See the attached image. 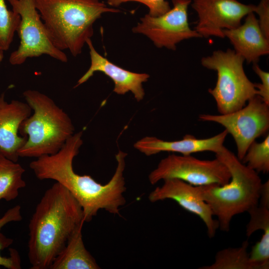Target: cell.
<instances>
[{"label":"cell","mask_w":269,"mask_h":269,"mask_svg":"<svg viewBox=\"0 0 269 269\" xmlns=\"http://www.w3.org/2000/svg\"><path fill=\"white\" fill-rule=\"evenodd\" d=\"M82 135V131L74 134L58 152L36 158L29 167L38 179L53 180L66 188L81 206L85 222L92 220L100 210L120 215L126 202L124 173L127 154L118 151L115 172L108 182L102 184L91 176L78 174L73 169V160L83 143Z\"/></svg>","instance_id":"1"},{"label":"cell","mask_w":269,"mask_h":269,"mask_svg":"<svg viewBox=\"0 0 269 269\" xmlns=\"http://www.w3.org/2000/svg\"><path fill=\"white\" fill-rule=\"evenodd\" d=\"M82 208L58 182L44 192L30 220L28 257L31 269H49L55 258L81 225Z\"/></svg>","instance_id":"2"},{"label":"cell","mask_w":269,"mask_h":269,"mask_svg":"<svg viewBox=\"0 0 269 269\" xmlns=\"http://www.w3.org/2000/svg\"><path fill=\"white\" fill-rule=\"evenodd\" d=\"M55 45L73 56L94 34L96 21L106 12H119L99 0H34Z\"/></svg>","instance_id":"3"},{"label":"cell","mask_w":269,"mask_h":269,"mask_svg":"<svg viewBox=\"0 0 269 269\" xmlns=\"http://www.w3.org/2000/svg\"><path fill=\"white\" fill-rule=\"evenodd\" d=\"M215 157L228 168L230 181L222 185L198 186L202 198L217 219L219 228L228 232L233 218L249 212L260 199L263 183L258 173L243 163L224 145Z\"/></svg>","instance_id":"4"},{"label":"cell","mask_w":269,"mask_h":269,"mask_svg":"<svg viewBox=\"0 0 269 269\" xmlns=\"http://www.w3.org/2000/svg\"><path fill=\"white\" fill-rule=\"evenodd\" d=\"M23 96L33 113L19 127L20 135L26 140L19 156L36 158L56 153L74 134L71 119L51 98L38 91L27 90Z\"/></svg>","instance_id":"5"},{"label":"cell","mask_w":269,"mask_h":269,"mask_svg":"<svg viewBox=\"0 0 269 269\" xmlns=\"http://www.w3.org/2000/svg\"><path fill=\"white\" fill-rule=\"evenodd\" d=\"M244 59L234 50H218L202 58V65L217 72L214 88L208 92L214 99L218 112L226 114L237 111L257 95L255 83L251 81L244 69Z\"/></svg>","instance_id":"6"},{"label":"cell","mask_w":269,"mask_h":269,"mask_svg":"<svg viewBox=\"0 0 269 269\" xmlns=\"http://www.w3.org/2000/svg\"><path fill=\"white\" fill-rule=\"evenodd\" d=\"M12 10L20 16L16 33L20 44L9 57L12 65L23 64L28 58L42 55L66 63L68 57L65 53L54 44L40 15L35 7L34 0H7Z\"/></svg>","instance_id":"7"},{"label":"cell","mask_w":269,"mask_h":269,"mask_svg":"<svg viewBox=\"0 0 269 269\" xmlns=\"http://www.w3.org/2000/svg\"><path fill=\"white\" fill-rule=\"evenodd\" d=\"M176 178L194 186L224 185L231 178L228 167L218 158L202 160L190 155L171 154L162 159L148 175L154 185L161 180Z\"/></svg>","instance_id":"8"},{"label":"cell","mask_w":269,"mask_h":269,"mask_svg":"<svg viewBox=\"0 0 269 269\" xmlns=\"http://www.w3.org/2000/svg\"><path fill=\"white\" fill-rule=\"evenodd\" d=\"M241 109L226 114H200L199 120L213 122L224 127L231 134L241 161L249 146L269 129V105L258 95L251 98Z\"/></svg>","instance_id":"9"},{"label":"cell","mask_w":269,"mask_h":269,"mask_svg":"<svg viewBox=\"0 0 269 269\" xmlns=\"http://www.w3.org/2000/svg\"><path fill=\"white\" fill-rule=\"evenodd\" d=\"M173 7L156 17L146 14L132 28L134 33L147 36L158 48L175 50L181 41L192 38H202L192 29L188 19V7L191 0H172Z\"/></svg>","instance_id":"10"},{"label":"cell","mask_w":269,"mask_h":269,"mask_svg":"<svg viewBox=\"0 0 269 269\" xmlns=\"http://www.w3.org/2000/svg\"><path fill=\"white\" fill-rule=\"evenodd\" d=\"M198 21L194 30L201 37L225 38L223 30L236 28L248 13L255 12L256 5L237 0H192Z\"/></svg>","instance_id":"11"},{"label":"cell","mask_w":269,"mask_h":269,"mask_svg":"<svg viewBox=\"0 0 269 269\" xmlns=\"http://www.w3.org/2000/svg\"><path fill=\"white\" fill-rule=\"evenodd\" d=\"M163 184L156 187L148 195L151 202L166 199L175 201L182 208L199 217L205 225L208 236H215L219 225L209 205L202 198L198 186L181 180L172 178L163 180Z\"/></svg>","instance_id":"12"},{"label":"cell","mask_w":269,"mask_h":269,"mask_svg":"<svg viewBox=\"0 0 269 269\" xmlns=\"http://www.w3.org/2000/svg\"><path fill=\"white\" fill-rule=\"evenodd\" d=\"M86 44L89 49L91 64L88 70L79 79L75 87L84 83L95 72L99 71L103 72L113 80L114 83L113 91L116 94L125 95L131 92L137 101L143 99L145 92L142 83L147 81L149 75L131 72L113 63L96 51L91 38L87 40Z\"/></svg>","instance_id":"13"},{"label":"cell","mask_w":269,"mask_h":269,"mask_svg":"<svg viewBox=\"0 0 269 269\" xmlns=\"http://www.w3.org/2000/svg\"><path fill=\"white\" fill-rule=\"evenodd\" d=\"M26 102L13 100L10 102L0 94V153L7 158L17 162L18 151L26 138L19 135V127L32 114Z\"/></svg>","instance_id":"14"},{"label":"cell","mask_w":269,"mask_h":269,"mask_svg":"<svg viewBox=\"0 0 269 269\" xmlns=\"http://www.w3.org/2000/svg\"><path fill=\"white\" fill-rule=\"evenodd\" d=\"M228 134L225 130L206 138H197L193 135L186 134L182 139L174 141H165L155 136H147L136 141L134 147L147 156L163 151L177 152L185 155L203 151L215 153L224 146Z\"/></svg>","instance_id":"15"},{"label":"cell","mask_w":269,"mask_h":269,"mask_svg":"<svg viewBox=\"0 0 269 269\" xmlns=\"http://www.w3.org/2000/svg\"><path fill=\"white\" fill-rule=\"evenodd\" d=\"M244 23L223 33L233 46L234 51L248 63H257L261 56L269 53V39L263 32L255 12L245 16Z\"/></svg>","instance_id":"16"},{"label":"cell","mask_w":269,"mask_h":269,"mask_svg":"<svg viewBox=\"0 0 269 269\" xmlns=\"http://www.w3.org/2000/svg\"><path fill=\"white\" fill-rule=\"evenodd\" d=\"M80 225L55 258L49 269H99L94 258L86 249Z\"/></svg>","instance_id":"17"},{"label":"cell","mask_w":269,"mask_h":269,"mask_svg":"<svg viewBox=\"0 0 269 269\" xmlns=\"http://www.w3.org/2000/svg\"><path fill=\"white\" fill-rule=\"evenodd\" d=\"M24 168L0 153V200L16 199L19 191L26 186L23 179Z\"/></svg>","instance_id":"18"},{"label":"cell","mask_w":269,"mask_h":269,"mask_svg":"<svg viewBox=\"0 0 269 269\" xmlns=\"http://www.w3.org/2000/svg\"><path fill=\"white\" fill-rule=\"evenodd\" d=\"M249 243L245 241L240 247L229 248L219 251L215 261L202 269H255L249 259Z\"/></svg>","instance_id":"19"},{"label":"cell","mask_w":269,"mask_h":269,"mask_svg":"<svg viewBox=\"0 0 269 269\" xmlns=\"http://www.w3.org/2000/svg\"><path fill=\"white\" fill-rule=\"evenodd\" d=\"M248 213L250 221L246 227V235L250 237L260 230L269 234V181L263 183L258 204Z\"/></svg>","instance_id":"20"},{"label":"cell","mask_w":269,"mask_h":269,"mask_svg":"<svg viewBox=\"0 0 269 269\" xmlns=\"http://www.w3.org/2000/svg\"><path fill=\"white\" fill-rule=\"evenodd\" d=\"M21 220L20 206L17 205L12 207L0 218V231L7 224ZM12 242V239L5 237L0 232V266L8 269H20L21 268V261L17 251L10 248V256L8 257H2L0 254V251L9 246Z\"/></svg>","instance_id":"21"},{"label":"cell","mask_w":269,"mask_h":269,"mask_svg":"<svg viewBox=\"0 0 269 269\" xmlns=\"http://www.w3.org/2000/svg\"><path fill=\"white\" fill-rule=\"evenodd\" d=\"M241 161L258 173L269 172V135L262 141L253 142Z\"/></svg>","instance_id":"22"},{"label":"cell","mask_w":269,"mask_h":269,"mask_svg":"<svg viewBox=\"0 0 269 269\" xmlns=\"http://www.w3.org/2000/svg\"><path fill=\"white\" fill-rule=\"evenodd\" d=\"M20 21V15L7 9L5 0H0V48L3 51L10 47Z\"/></svg>","instance_id":"23"},{"label":"cell","mask_w":269,"mask_h":269,"mask_svg":"<svg viewBox=\"0 0 269 269\" xmlns=\"http://www.w3.org/2000/svg\"><path fill=\"white\" fill-rule=\"evenodd\" d=\"M128 1H136L144 4L149 9L148 14L153 17L161 15L171 8L169 2L165 0H107V3L111 6H117Z\"/></svg>","instance_id":"24"},{"label":"cell","mask_w":269,"mask_h":269,"mask_svg":"<svg viewBox=\"0 0 269 269\" xmlns=\"http://www.w3.org/2000/svg\"><path fill=\"white\" fill-rule=\"evenodd\" d=\"M253 69L261 81V83H255L257 95L269 105V73L262 70L257 63L253 64Z\"/></svg>","instance_id":"25"},{"label":"cell","mask_w":269,"mask_h":269,"mask_svg":"<svg viewBox=\"0 0 269 269\" xmlns=\"http://www.w3.org/2000/svg\"><path fill=\"white\" fill-rule=\"evenodd\" d=\"M255 12L259 16L258 20L263 32L269 39V0H261Z\"/></svg>","instance_id":"26"},{"label":"cell","mask_w":269,"mask_h":269,"mask_svg":"<svg viewBox=\"0 0 269 269\" xmlns=\"http://www.w3.org/2000/svg\"><path fill=\"white\" fill-rule=\"evenodd\" d=\"M3 58V51L0 48V67Z\"/></svg>","instance_id":"27"}]
</instances>
